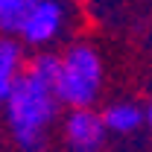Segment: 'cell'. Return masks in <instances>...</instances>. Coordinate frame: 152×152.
Masks as SVG:
<instances>
[{"label":"cell","mask_w":152,"mask_h":152,"mask_svg":"<svg viewBox=\"0 0 152 152\" xmlns=\"http://www.w3.org/2000/svg\"><path fill=\"white\" fill-rule=\"evenodd\" d=\"M102 88H105L102 53L88 41H70L58 53V67L56 79H53V94H56L61 111L96 108Z\"/></svg>","instance_id":"7a4b0ae2"},{"label":"cell","mask_w":152,"mask_h":152,"mask_svg":"<svg viewBox=\"0 0 152 152\" xmlns=\"http://www.w3.org/2000/svg\"><path fill=\"white\" fill-rule=\"evenodd\" d=\"M143 129H149V132H152V96L143 102Z\"/></svg>","instance_id":"52a82bcc"},{"label":"cell","mask_w":152,"mask_h":152,"mask_svg":"<svg viewBox=\"0 0 152 152\" xmlns=\"http://www.w3.org/2000/svg\"><path fill=\"white\" fill-rule=\"evenodd\" d=\"M23 67H26V50L15 38L0 35V105L15 88V82L20 79Z\"/></svg>","instance_id":"8992f818"},{"label":"cell","mask_w":152,"mask_h":152,"mask_svg":"<svg viewBox=\"0 0 152 152\" xmlns=\"http://www.w3.org/2000/svg\"><path fill=\"white\" fill-rule=\"evenodd\" d=\"M61 140L67 152H102L108 143V132L96 108H73L64 111L58 120Z\"/></svg>","instance_id":"277c9868"},{"label":"cell","mask_w":152,"mask_h":152,"mask_svg":"<svg viewBox=\"0 0 152 152\" xmlns=\"http://www.w3.org/2000/svg\"><path fill=\"white\" fill-rule=\"evenodd\" d=\"M102 126H105V132L108 137H132L143 129V102H137V99H111L102 111Z\"/></svg>","instance_id":"5b68a950"},{"label":"cell","mask_w":152,"mask_h":152,"mask_svg":"<svg viewBox=\"0 0 152 152\" xmlns=\"http://www.w3.org/2000/svg\"><path fill=\"white\" fill-rule=\"evenodd\" d=\"M73 20V0H26L15 29V41L23 50H53L67 35Z\"/></svg>","instance_id":"3957f363"},{"label":"cell","mask_w":152,"mask_h":152,"mask_svg":"<svg viewBox=\"0 0 152 152\" xmlns=\"http://www.w3.org/2000/svg\"><path fill=\"white\" fill-rule=\"evenodd\" d=\"M3 120L9 137L20 152H44L53 129L61 120V105L53 94V82L23 70L9 96L3 99Z\"/></svg>","instance_id":"6da1fadb"}]
</instances>
